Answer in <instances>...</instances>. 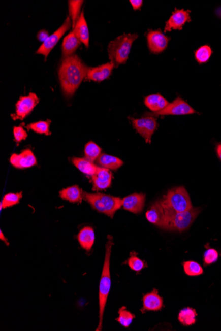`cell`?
<instances>
[{"mask_svg": "<svg viewBox=\"0 0 221 331\" xmlns=\"http://www.w3.org/2000/svg\"><path fill=\"white\" fill-rule=\"evenodd\" d=\"M89 68L78 56L72 55L63 59L58 70V78L63 94L71 98L81 83L86 78Z\"/></svg>", "mask_w": 221, "mask_h": 331, "instance_id": "6da1fadb", "label": "cell"}, {"mask_svg": "<svg viewBox=\"0 0 221 331\" xmlns=\"http://www.w3.org/2000/svg\"><path fill=\"white\" fill-rule=\"evenodd\" d=\"M113 245L112 236H107L106 245V255L104 266H103L102 276H101L99 287V324L96 330H102L103 319L105 309H106L107 298L110 292L111 280L110 274V259L111 250Z\"/></svg>", "mask_w": 221, "mask_h": 331, "instance_id": "7a4b0ae2", "label": "cell"}, {"mask_svg": "<svg viewBox=\"0 0 221 331\" xmlns=\"http://www.w3.org/2000/svg\"><path fill=\"white\" fill-rule=\"evenodd\" d=\"M161 202L165 210V229L170 231H186L191 227L201 212L200 208H193L188 211L182 212H175L161 200Z\"/></svg>", "mask_w": 221, "mask_h": 331, "instance_id": "3957f363", "label": "cell"}, {"mask_svg": "<svg viewBox=\"0 0 221 331\" xmlns=\"http://www.w3.org/2000/svg\"><path fill=\"white\" fill-rule=\"evenodd\" d=\"M139 37L137 34H124L109 43L107 52L110 62L115 68L126 63L130 54L133 44Z\"/></svg>", "mask_w": 221, "mask_h": 331, "instance_id": "277c9868", "label": "cell"}, {"mask_svg": "<svg viewBox=\"0 0 221 331\" xmlns=\"http://www.w3.org/2000/svg\"><path fill=\"white\" fill-rule=\"evenodd\" d=\"M83 198L90 205L93 209L107 215L111 218H113L115 212L122 207V199L100 192L89 193L84 192Z\"/></svg>", "mask_w": 221, "mask_h": 331, "instance_id": "5b68a950", "label": "cell"}, {"mask_svg": "<svg viewBox=\"0 0 221 331\" xmlns=\"http://www.w3.org/2000/svg\"><path fill=\"white\" fill-rule=\"evenodd\" d=\"M161 201L177 212L188 211L193 208L190 195L183 186L172 188Z\"/></svg>", "mask_w": 221, "mask_h": 331, "instance_id": "8992f818", "label": "cell"}, {"mask_svg": "<svg viewBox=\"0 0 221 331\" xmlns=\"http://www.w3.org/2000/svg\"><path fill=\"white\" fill-rule=\"evenodd\" d=\"M129 119L132 122L133 127L137 133L145 140L146 143L150 144L152 135L157 128L156 117L144 115L143 118H130Z\"/></svg>", "mask_w": 221, "mask_h": 331, "instance_id": "52a82bcc", "label": "cell"}, {"mask_svg": "<svg viewBox=\"0 0 221 331\" xmlns=\"http://www.w3.org/2000/svg\"><path fill=\"white\" fill-rule=\"evenodd\" d=\"M196 113L197 112L185 101L178 97L168 104L163 110L156 113H146L144 115L157 117L159 116L192 115Z\"/></svg>", "mask_w": 221, "mask_h": 331, "instance_id": "ba28073f", "label": "cell"}, {"mask_svg": "<svg viewBox=\"0 0 221 331\" xmlns=\"http://www.w3.org/2000/svg\"><path fill=\"white\" fill-rule=\"evenodd\" d=\"M71 18L67 17L63 25L57 30H56L53 34L50 35L49 38L44 42L41 47L39 48L36 53L43 55L45 56V60H47L50 52L54 49L58 42L62 38L63 35L66 34V32L71 28Z\"/></svg>", "mask_w": 221, "mask_h": 331, "instance_id": "9c48e42d", "label": "cell"}, {"mask_svg": "<svg viewBox=\"0 0 221 331\" xmlns=\"http://www.w3.org/2000/svg\"><path fill=\"white\" fill-rule=\"evenodd\" d=\"M39 102V98L34 93H30L29 95L21 97L15 105L16 110L14 115H12L13 119L23 120L34 111Z\"/></svg>", "mask_w": 221, "mask_h": 331, "instance_id": "30bf717a", "label": "cell"}, {"mask_svg": "<svg viewBox=\"0 0 221 331\" xmlns=\"http://www.w3.org/2000/svg\"><path fill=\"white\" fill-rule=\"evenodd\" d=\"M148 49L152 53L159 54L167 49L170 37L166 36L161 30H150L146 35Z\"/></svg>", "mask_w": 221, "mask_h": 331, "instance_id": "8fae6325", "label": "cell"}, {"mask_svg": "<svg viewBox=\"0 0 221 331\" xmlns=\"http://www.w3.org/2000/svg\"><path fill=\"white\" fill-rule=\"evenodd\" d=\"M190 12H191L190 10L176 9L169 19L166 21L165 27H164V32L182 29L185 23H189L192 21Z\"/></svg>", "mask_w": 221, "mask_h": 331, "instance_id": "7c38bea8", "label": "cell"}, {"mask_svg": "<svg viewBox=\"0 0 221 331\" xmlns=\"http://www.w3.org/2000/svg\"><path fill=\"white\" fill-rule=\"evenodd\" d=\"M91 178L93 191H102L110 187L112 183L113 174L109 170L99 167L97 172Z\"/></svg>", "mask_w": 221, "mask_h": 331, "instance_id": "4fadbf2b", "label": "cell"}, {"mask_svg": "<svg viewBox=\"0 0 221 331\" xmlns=\"http://www.w3.org/2000/svg\"><path fill=\"white\" fill-rule=\"evenodd\" d=\"M146 218L149 222L156 226L165 229L166 214L165 210L161 201L155 202L146 212Z\"/></svg>", "mask_w": 221, "mask_h": 331, "instance_id": "5bb4252c", "label": "cell"}, {"mask_svg": "<svg viewBox=\"0 0 221 331\" xmlns=\"http://www.w3.org/2000/svg\"><path fill=\"white\" fill-rule=\"evenodd\" d=\"M146 196L143 193H134L122 199V207L133 214H139L143 212L145 205Z\"/></svg>", "mask_w": 221, "mask_h": 331, "instance_id": "9a60e30c", "label": "cell"}, {"mask_svg": "<svg viewBox=\"0 0 221 331\" xmlns=\"http://www.w3.org/2000/svg\"><path fill=\"white\" fill-rule=\"evenodd\" d=\"M10 163L15 168L27 169L37 165V159L31 150H25L17 154L14 153L10 159Z\"/></svg>", "mask_w": 221, "mask_h": 331, "instance_id": "2e32d148", "label": "cell"}, {"mask_svg": "<svg viewBox=\"0 0 221 331\" xmlns=\"http://www.w3.org/2000/svg\"><path fill=\"white\" fill-rule=\"evenodd\" d=\"M114 68V65L111 62L104 63L97 67L89 68L86 80L102 82L111 76Z\"/></svg>", "mask_w": 221, "mask_h": 331, "instance_id": "e0dca14e", "label": "cell"}, {"mask_svg": "<svg viewBox=\"0 0 221 331\" xmlns=\"http://www.w3.org/2000/svg\"><path fill=\"white\" fill-rule=\"evenodd\" d=\"M143 307L141 311L143 313L146 311H159L163 307V300L159 294V291L156 289L144 295L143 298Z\"/></svg>", "mask_w": 221, "mask_h": 331, "instance_id": "ac0fdd59", "label": "cell"}, {"mask_svg": "<svg viewBox=\"0 0 221 331\" xmlns=\"http://www.w3.org/2000/svg\"><path fill=\"white\" fill-rule=\"evenodd\" d=\"M77 239L81 247L87 252L90 251L95 243V232L92 227L86 226L79 231Z\"/></svg>", "mask_w": 221, "mask_h": 331, "instance_id": "d6986e66", "label": "cell"}, {"mask_svg": "<svg viewBox=\"0 0 221 331\" xmlns=\"http://www.w3.org/2000/svg\"><path fill=\"white\" fill-rule=\"evenodd\" d=\"M73 32L81 43L86 47H89V32L87 24L85 19L84 12L81 13L80 18L74 26Z\"/></svg>", "mask_w": 221, "mask_h": 331, "instance_id": "ffe728a7", "label": "cell"}, {"mask_svg": "<svg viewBox=\"0 0 221 331\" xmlns=\"http://www.w3.org/2000/svg\"><path fill=\"white\" fill-rule=\"evenodd\" d=\"M84 191L82 188L77 185L69 186L61 190L59 192V196L62 200L70 202L71 203H82Z\"/></svg>", "mask_w": 221, "mask_h": 331, "instance_id": "44dd1931", "label": "cell"}, {"mask_svg": "<svg viewBox=\"0 0 221 331\" xmlns=\"http://www.w3.org/2000/svg\"><path fill=\"white\" fill-rule=\"evenodd\" d=\"M170 103L160 94H153L144 98V104L152 111V113H156L163 110Z\"/></svg>", "mask_w": 221, "mask_h": 331, "instance_id": "7402d4cb", "label": "cell"}, {"mask_svg": "<svg viewBox=\"0 0 221 331\" xmlns=\"http://www.w3.org/2000/svg\"><path fill=\"white\" fill-rule=\"evenodd\" d=\"M81 42L73 31L70 32L63 41L62 49L64 58L73 55L76 50L80 47Z\"/></svg>", "mask_w": 221, "mask_h": 331, "instance_id": "603a6c76", "label": "cell"}, {"mask_svg": "<svg viewBox=\"0 0 221 331\" xmlns=\"http://www.w3.org/2000/svg\"><path fill=\"white\" fill-rule=\"evenodd\" d=\"M72 162L81 172L86 175L87 176L91 177L97 172L98 168H99V167L95 165L93 162L89 161L86 157L85 158L74 157L72 159Z\"/></svg>", "mask_w": 221, "mask_h": 331, "instance_id": "cb8c5ba5", "label": "cell"}, {"mask_svg": "<svg viewBox=\"0 0 221 331\" xmlns=\"http://www.w3.org/2000/svg\"><path fill=\"white\" fill-rule=\"evenodd\" d=\"M96 162L102 168L109 170H117L123 165V162L121 159L113 156V155L104 154V153L101 154Z\"/></svg>", "mask_w": 221, "mask_h": 331, "instance_id": "d4e9b609", "label": "cell"}, {"mask_svg": "<svg viewBox=\"0 0 221 331\" xmlns=\"http://www.w3.org/2000/svg\"><path fill=\"white\" fill-rule=\"evenodd\" d=\"M198 314L194 309L187 308L180 311L178 315L179 321L183 325L190 326L196 323Z\"/></svg>", "mask_w": 221, "mask_h": 331, "instance_id": "484cf974", "label": "cell"}, {"mask_svg": "<svg viewBox=\"0 0 221 331\" xmlns=\"http://www.w3.org/2000/svg\"><path fill=\"white\" fill-rule=\"evenodd\" d=\"M85 157L89 161L94 162L97 161L102 154V148L93 142H89L85 146Z\"/></svg>", "mask_w": 221, "mask_h": 331, "instance_id": "4316f807", "label": "cell"}, {"mask_svg": "<svg viewBox=\"0 0 221 331\" xmlns=\"http://www.w3.org/2000/svg\"><path fill=\"white\" fill-rule=\"evenodd\" d=\"M23 198L22 192L17 193H8L4 196L3 200L0 203V210L6 209V208L14 207L18 205L19 202Z\"/></svg>", "mask_w": 221, "mask_h": 331, "instance_id": "83f0119b", "label": "cell"}, {"mask_svg": "<svg viewBox=\"0 0 221 331\" xmlns=\"http://www.w3.org/2000/svg\"><path fill=\"white\" fill-rule=\"evenodd\" d=\"M50 123H51V121L50 120H46V121H39L27 125L26 128L28 130H31L35 133L39 134V135L49 136L51 135L49 130Z\"/></svg>", "mask_w": 221, "mask_h": 331, "instance_id": "f1b7e54d", "label": "cell"}, {"mask_svg": "<svg viewBox=\"0 0 221 331\" xmlns=\"http://www.w3.org/2000/svg\"><path fill=\"white\" fill-rule=\"evenodd\" d=\"M213 54V50L209 45L201 46L195 52V58L200 64L205 63L209 60Z\"/></svg>", "mask_w": 221, "mask_h": 331, "instance_id": "f546056e", "label": "cell"}, {"mask_svg": "<svg viewBox=\"0 0 221 331\" xmlns=\"http://www.w3.org/2000/svg\"><path fill=\"white\" fill-rule=\"evenodd\" d=\"M84 1H78V0H74V1H69V13L72 21V27H74L76 23L80 17L81 8Z\"/></svg>", "mask_w": 221, "mask_h": 331, "instance_id": "4dcf8cb0", "label": "cell"}, {"mask_svg": "<svg viewBox=\"0 0 221 331\" xmlns=\"http://www.w3.org/2000/svg\"><path fill=\"white\" fill-rule=\"evenodd\" d=\"M126 263L131 270L137 272V273H139V272L141 271L142 270L147 267V264L144 260L138 257L137 253L136 252L131 253L130 256L127 260Z\"/></svg>", "mask_w": 221, "mask_h": 331, "instance_id": "1f68e13d", "label": "cell"}, {"mask_svg": "<svg viewBox=\"0 0 221 331\" xmlns=\"http://www.w3.org/2000/svg\"><path fill=\"white\" fill-rule=\"evenodd\" d=\"M135 318V315L127 310L126 307H122L119 310V317L116 319V321L119 322L124 327L128 328L132 323L133 319Z\"/></svg>", "mask_w": 221, "mask_h": 331, "instance_id": "d6a6232c", "label": "cell"}, {"mask_svg": "<svg viewBox=\"0 0 221 331\" xmlns=\"http://www.w3.org/2000/svg\"><path fill=\"white\" fill-rule=\"evenodd\" d=\"M183 269L186 275L190 276H200L203 273L202 267L195 261H186L183 263Z\"/></svg>", "mask_w": 221, "mask_h": 331, "instance_id": "836d02e7", "label": "cell"}, {"mask_svg": "<svg viewBox=\"0 0 221 331\" xmlns=\"http://www.w3.org/2000/svg\"><path fill=\"white\" fill-rule=\"evenodd\" d=\"M218 252L214 249H208L204 254V257H203V261H204L205 266H208L213 264V263L216 262L218 260Z\"/></svg>", "mask_w": 221, "mask_h": 331, "instance_id": "e575fe53", "label": "cell"}, {"mask_svg": "<svg viewBox=\"0 0 221 331\" xmlns=\"http://www.w3.org/2000/svg\"><path fill=\"white\" fill-rule=\"evenodd\" d=\"M14 137L15 142L17 144H19L23 140L27 139L28 135L27 131H25L23 127L21 126H15L14 128Z\"/></svg>", "mask_w": 221, "mask_h": 331, "instance_id": "d590c367", "label": "cell"}, {"mask_svg": "<svg viewBox=\"0 0 221 331\" xmlns=\"http://www.w3.org/2000/svg\"><path fill=\"white\" fill-rule=\"evenodd\" d=\"M49 32L45 30H41L37 34V39H38L39 41L43 42V43L49 38Z\"/></svg>", "mask_w": 221, "mask_h": 331, "instance_id": "8d00e7d4", "label": "cell"}, {"mask_svg": "<svg viewBox=\"0 0 221 331\" xmlns=\"http://www.w3.org/2000/svg\"><path fill=\"white\" fill-rule=\"evenodd\" d=\"M130 3L133 6V10L137 11L140 10L143 6V1L142 0H131Z\"/></svg>", "mask_w": 221, "mask_h": 331, "instance_id": "74e56055", "label": "cell"}, {"mask_svg": "<svg viewBox=\"0 0 221 331\" xmlns=\"http://www.w3.org/2000/svg\"><path fill=\"white\" fill-rule=\"evenodd\" d=\"M0 240H1L2 242H4V243H6L7 246L10 245V243L8 242V239L6 238L5 235L3 234V232H2V230L0 231Z\"/></svg>", "mask_w": 221, "mask_h": 331, "instance_id": "f35d334b", "label": "cell"}, {"mask_svg": "<svg viewBox=\"0 0 221 331\" xmlns=\"http://www.w3.org/2000/svg\"><path fill=\"white\" fill-rule=\"evenodd\" d=\"M216 152L217 154L218 158L220 159L221 161V143L218 144L216 146Z\"/></svg>", "mask_w": 221, "mask_h": 331, "instance_id": "ab89813d", "label": "cell"}, {"mask_svg": "<svg viewBox=\"0 0 221 331\" xmlns=\"http://www.w3.org/2000/svg\"><path fill=\"white\" fill-rule=\"evenodd\" d=\"M216 14L221 18V8H218V10H216Z\"/></svg>", "mask_w": 221, "mask_h": 331, "instance_id": "60d3db41", "label": "cell"}]
</instances>
